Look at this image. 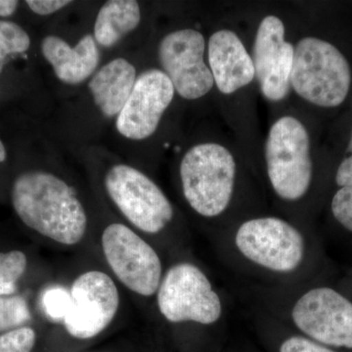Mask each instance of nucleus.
Wrapping results in <instances>:
<instances>
[{
	"label": "nucleus",
	"instance_id": "nucleus-1",
	"mask_svg": "<svg viewBox=\"0 0 352 352\" xmlns=\"http://www.w3.org/2000/svg\"><path fill=\"white\" fill-rule=\"evenodd\" d=\"M11 199L25 226L57 244H80L87 234V212L75 189L53 173H22L14 182Z\"/></svg>",
	"mask_w": 352,
	"mask_h": 352
},
{
	"label": "nucleus",
	"instance_id": "nucleus-2",
	"mask_svg": "<svg viewBox=\"0 0 352 352\" xmlns=\"http://www.w3.org/2000/svg\"><path fill=\"white\" fill-rule=\"evenodd\" d=\"M351 85V67L336 46L314 36L298 41L291 87L302 98L319 107H338L346 100Z\"/></svg>",
	"mask_w": 352,
	"mask_h": 352
},
{
	"label": "nucleus",
	"instance_id": "nucleus-3",
	"mask_svg": "<svg viewBox=\"0 0 352 352\" xmlns=\"http://www.w3.org/2000/svg\"><path fill=\"white\" fill-rule=\"evenodd\" d=\"M236 177L235 160L217 143L194 146L180 164L183 194L199 214L214 217L230 203Z\"/></svg>",
	"mask_w": 352,
	"mask_h": 352
},
{
	"label": "nucleus",
	"instance_id": "nucleus-4",
	"mask_svg": "<svg viewBox=\"0 0 352 352\" xmlns=\"http://www.w3.org/2000/svg\"><path fill=\"white\" fill-rule=\"evenodd\" d=\"M271 185L284 200L302 198L312 178L309 135L302 122L285 116L271 126L265 145Z\"/></svg>",
	"mask_w": 352,
	"mask_h": 352
},
{
	"label": "nucleus",
	"instance_id": "nucleus-5",
	"mask_svg": "<svg viewBox=\"0 0 352 352\" xmlns=\"http://www.w3.org/2000/svg\"><path fill=\"white\" fill-rule=\"evenodd\" d=\"M105 188L122 214L138 230L161 232L173 220L170 201L151 178L127 164H116L105 176Z\"/></svg>",
	"mask_w": 352,
	"mask_h": 352
},
{
	"label": "nucleus",
	"instance_id": "nucleus-6",
	"mask_svg": "<svg viewBox=\"0 0 352 352\" xmlns=\"http://www.w3.org/2000/svg\"><path fill=\"white\" fill-rule=\"evenodd\" d=\"M101 245L109 267L120 283L139 296L157 293L163 267L151 245L129 226L112 223L104 229Z\"/></svg>",
	"mask_w": 352,
	"mask_h": 352
},
{
	"label": "nucleus",
	"instance_id": "nucleus-7",
	"mask_svg": "<svg viewBox=\"0 0 352 352\" xmlns=\"http://www.w3.org/2000/svg\"><path fill=\"white\" fill-rule=\"evenodd\" d=\"M160 312L173 323L219 320L221 302L207 276L191 263H178L166 273L157 291Z\"/></svg>",
	"mask_w": 352,
	"mask_h": 352
},
{
	"label": "nucleus",
	"instance_id": "nucleus-8",
	"mask_svg": "<svg viewBox=\"0 0 352 352\" xmlns=\"http://www.w3.org/2000/svg\"><path fill=\"white\" fill-rule=\"evenodd\" d=\"M68 309L63 318L69 336L89 340L111 325L120 307V293L107 273L89 270L76 278L69 292Z\"/></svg>",
	"mask_w": 352,
	"mask_h": 352
},
{
	"label": "nucleus",
	"instance_id": "nucleus-9",
	"mask_svg": "<svg viewBox=\"0 0 352 352\" xmlns=\"http://www.w3.org/2000/svg\"><path fill=\"white\" fill-rule=\"evenodd\" d=\"M236 245L245 258L277 272L295 270L305 252L300 233L276 217L245 221L236 234Z\"/></svg>",
	"mask_w": 352,
	"mask_h": 352
},
{
	"label": "nucleus",
	"instance_id": "nucleus-10",
	"mask_svg": "<svg viewBox=\"0 0 352 352\" xmlns=\"http://www.w3.org/2000/svg\"><path fill=\"white\" fill-rule=\"evenodd\" d=\"M205 50V38L193 29L170 32L160 43V63L182 98L195 100L214 87L212 71L204 60Z\"/></svg>",
	"mask_w": 352,
	"mask_h": 352
},
{
	"label": "nucleus",
	"instance_id": "nucleus-11",
	"mask_svg": "<svg viewBox=\"0 0 352 352\" xmlns=\"http://www.w3.org/2000/svg\"><path fill=\"white\" fill-rule=\"evenodd\" d=\"M292 316L296 327L317 342L352 349V303L333 289L307 292Z\"/></svg>",
	"mask_w": 352,
	"mask_h": 352
},
{
	"label": "nucleus",
	"instance_id": "nucleus-12",
	"mask_svg": "<svg viewBox=\"0 0 352 352\" xmlns=\"http://www.w3.org/2000/svg\"><path fill=\"white\" fill-rule=\"evenodd\" d=\"M175 89L162 69H149L136 78L129 100L117 117L118 131L131 140H144L157 131Z\"/></svg>",
	"mask_w": 352,
	"mask_h": 352
},
{
	"label": "nucleus",
	"instance_id": "nucleus-13",
	"mask_svg": "<svg viewBox=\"0 0 352 352\" xmlns=\"http://www.w3.org/2000/svg\"><path fill=\"white\" fill-rule=\"evenodd\" d=\"M295 47L285 39V25L276 16L261 21L252 50L256 78L266 99L283 100L291 87Z\"/></svg>",
	"mask_w": 352,
	"mask_h": 352
},
{
	"label": "nucleus",
	"instance_id": "nucleus-14",
	"mask_svg": "<svg viewBox=\"0 0 352 352\" xmlns=\"http://www.w3.org/2000/svg\"><path fill=\"white\" fill-rule=\"evenodd\" d=\"M208 50L210 69L222 94H232L256 78L252 57L235 32H215L208 41Z\"/></svg>",
	"mask_w": 352,
	"mask_h": 352
},
{
	"label": "nucleus",
	"instance_id": "nucleus-15",
	"mask_svg": "<svg viewBox=\"0 0 352 352\" xmlns=\"http://www.w3.org/2000/svg\"><path fill=\"white\" fill-rule=\"evenodd\" d=\"M41 52L57 78L67 85L85 82L94 75L100 61L98 44L91 34L83 36L75 47H71L60 36H45L41 43Z\"/></svg>",
	"mask_w": 352,
	"mask_h": 352
},
{
	"label": "nucleus",
	"instance_id": "nucleus-16",
	"mask_svg": "<svg viewBox=\"0 0 352 352\" xmlns=\"http://www.w3.org/2000/svg\"><path fill=\"white\" fill-rule=\"evenodd\" d=\"M136 69L124 58H116L94 74L88 83L94 103L105 117H118L135 85Z\"/></svg>",
	"mask_w": 352,
	"mask_h": 352
},
{
	"label": "nucleus",
	"instance_id": "nucleus-17",
	"mask_svg": "<svg viewBox=\"0 0 352 352\" xmlns=\"http://www.w3.org/2000/svg\"><path fill=\"white\" fill-rule=\"evenodd\" d=\"M141 21L140 7L134 0H110L99 10L94 24L98 45L110 48L134 31Z\"/></svg>",
	"mask_w": 352,
	"mask_h": 352
},
{
	"label": "nucleus",
	"instance_id": "nucleus-18",
	"mask_svg": "<svg viewBox=\"0 0 352 352\" xmlns=\"http://www.w3.org/2000/svg\"><path fill=\"white\" fill-rule=\"evenodd\" d=\"M31 46V38L23 28L10 21H0V75L9 59L22 54Z\"/></svg>",
	"mask_w": 352,
	"mask_h": 352
},
{
	"label": "nucleus",
	"instance_id": "nucleus-19",
	"mask_svg": "<svg viewBox=\"0 0 352 352\" xmlns=\"http://www.w3.org/2000/svg\"><path fill=\"white\" fill-rule=\"evenodd\" d=\"M28 258L24 252H0V296H13L17 283L27 270Z\"/></svg>",
	"mask_w": 352,
	"mask_h": 352
},
{
	"label": "nucleus",
	"instance_id": "nucleus-20",
	"mask_svg": "<svg viewBox=\"0 0 352 352\" xmlns=\"http://www.w3.org/2000/svg\"><path fill=\"white\" fill-rule=\"evenodd\" d=\"M31 319L29 305L22 296H0V332L23 327Z\"/></svg>",
	"mask_w": 352,
	"mask_h": 352
},
{
	"label": "nucleus",
	"instance_id": "nucleus-21",
	"mask_svg": "<svg viewBox=\"0 0 352 352\" xmlns=\"http://www.w3.org/2000/svg\"><path fill=\"white\" fill-rule=\"evenodd\" d=\"M36 331L20 327L0 335V352H32L36 344Z\"/></svg>",
	"mask_w": 352,
	"mask_h": 352
},
{
	"label": "nucleus",
	"instance_id": "nucleus-22",
	"mask_svg": "<svg viewBox=\"0 0 352 352\" xmlns=\"http://www.w3.org/2000/svg\"><path fill=\"white\" fill-rule=\"evenodd\" d=\"M69 302V292L66 289L54 287L44 294L43 307L46 314L54 320H63Z\"/></svg>",
	"mask_w": 352,
	"mask_h": 352
},
{
	"label": "nucleus",
	"instance_id": "nucleus-23",
	"mask_svg": "<svg viewBox=\"0 0 352 352\" xmlns=\"http://www.w3.org/2000/svg\"><path fill=\"white\" fill-rule=\"evenodd\" d=\"M332 212L336 219L352 232V186L342 187L335 194Z\"/></svg>",
	"mask_w": 352,
	"mask_h": 352
},
{
	"label": "nucleus",
	"instance_id": "nucleus-24",
	"mask_svg": "<svg viewBox=\"0 0 352 352\" xmlns=\"http://www.w3.org/2000/svg\"><path fill=\"white\" fill-rule=\"evenodd\" d=\"M280 352H335L302 337H292L282 344Z\"/></svg>",
	"mask_w": 352,
	"mask_h": 352
},
{
	"label": "nucleus",
	"instance_id": "nucleus-25",
	"mask_svg": "<svg viewBox=\"0 0 352 352\" xmlns=\"http://www.w3.org/2000/svg\"><path fill=\"white\" fill-rule=\"evenodd\" d=\"M32 12L41 16H47L50 14L61 10L64 7L72 3L69 0H28L25 1Z\"/></svg>",
	"mask_w": 352,
	"mask_h": 352
},
{
	"label": "nucleus",
	"instance_id": "nucleus-26",
	"mask_svg": "<svg viewBox=\"0 0 352 352\" xmlns=\"http://www.w3.org/2000/svg\"><path fill=\"white\" fill-rule=\"evenodd\" d=\"M336 182L340 187L352 186V152L340 164L336 175Z\"/></svg>",
	"mask_w": 352,
	"mask_h": 352
},
{
	"label": "nucleus",
	"instance_id": "nucleus-27",
	"mask_svg": "<svg viewBox=\"0 0 352 352\" xmlns=\"http://www.w3.org/2000/svg\"><path fill=\"white\" fill-rule=\"evenodd\" d=\"M19 2L14 0H0V17H9L13 15Z\"/></svg>",
	"mask_w": 352,
	"mask_h": 352
},
{
	"label": "nucleus",
	"instance_id": "nucleus-28",
	"mask_svg": "<svg viewBox=\"0 0 352 352\" xmlns=\"http://www.w3.org/2000/svg\"><path fill=\"white\" fill-rule=\"evenodd\" d=\"M6 150L4 147L3 143H2L1 139H0V163L6 161Z\"/></svg>",
	"mask_w": 352,
	"mask_h": 352
},
{
	"label": "nucleus",
	"instance_id": "nucleus-29",
	"mask_svg": "<svg viewBox=\"0 0 352 352\" xmlns=\"http://www.w3.org/2000/svg\"><path fill=\"white\" fill-rule=\"evenodd\" d=\"M351 152H352V132H351V141H349V147H347L346 153L347 154V153H351Z\"/></svg>",
	"mask_w": 352,
	"mask_h": 352
}]
</instances>
